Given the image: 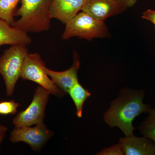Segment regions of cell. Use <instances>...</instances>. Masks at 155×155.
<instances>
[{
    "label": "cell",
    "mask_w": 155,
    "mask_h": 155,
    "mask_svg": "<svg viewBox=\"0 0 155 155\" xmlns=\"http://www.w3.org/2000/svg\"><path fill=\"white\" fill-rule=\"evenodd\" d=\"M144 92L124 88L119 97L111 104L104 119L110 127H118L125 136L133 135L135 129L132 122L136 117L150 110V106L143 102Z\"/></svg>",
    "instance_id": "obj_1"
},
{
    "label": "cell",
    "mask_w": 155,
    "mask_h": 155,
    "mask_svg": "<svg viewBox=\"0 0 155 155\" xmlns=\"http://www.w3.org/2000/svg\"><path fill=\"white\" fill-rule=\"evenodd\" d=\"M21 5L16 10L15 16H20L12 24L26 33H39L51 27L50 9L53 0H21Z\"/></svg>",
    "instance_id": "obj_2"
},
{
    "label": "cell",
    "mask_w": 155,
    "mask_h": 155,
    "mask_svg": "<svg viewBox=\"0 0 155 155\" xmlns=\"http://www.w3.org/2000/svg\"><path fill=\"white\" fill-rule=\"evenodd\" d=\"M62 35L64 40L77 37L80 39L92 40L95 38H107L110 37L105 22H101L86 12L81 11L65 23Z\"/></svg>",
    "instance_id": "obj_3"
},
{
    "label": "cell",
    "mask_w": 155,
    "mask_h": 155,
    "mask_svg": "<svg viewBox=\"0 0 155 155\" xmlns=\"http://www.w3.org/2000/svg\"><path fill=\"white\" fill-rule=\"evenodd\" d=\"M26 47L22 45L11 46L0 57V74L4 79L6 94L8 96L14 93L16 83L21 76L22 64L28 53Z\"/></svg>",
    "instance_id": "obj_4"
},
{
    "label": "cell",
    "mask_w": 155,
    "mask_h": 155,
    "mask_svg": "<svg viewBox=\"0 0 155 155\" xmlns=\"http://www.w3.org/2000/svg\"><path fill=\"white\" fill-rule=\"evenodd\" d=\"M45 67V62L38 54L28 53L22 64L20 78L22 80L35 82L49 92L50 94L62 97L66 94L48 75Z\"/></svg>",
    "instance_id": "obj_5"
},
{
    "label": "cell",
    "mask_w": 155,
    "mask_h": 155,
    "mask_svg": "<svg viewBox=\"0 0 155 155\" xmlns=\"http://www.w3.org/2000/svg\"><path fill=\"white\" fill-rule=\"evenodd\" d=\"M50 93L41 86L37 87L33 99L28 107L19 112L13 119L12 123L16 128L31 126L43 123L46 107Z\"/></svg>",
    "instance_id": "obj_6"
},
{
    "label": "cell",
    "mask_w": 155,
    "mask_h": 155,
    "mask_svg": "<svg viewBox=\"0 0 155 155\" xmlns=\"http://www.w3.org/2000/svg\"><path fill=\"white\" fill-rule=\"evenodd\" d=\"M53 135L54 132L48 129L43 122L34 127H15L11 132L10 140L13 143L19 142L25 143L31 149L38 151L41 149Z\"/></svg>",
    "instance_id": "obj_7"
},
{
    "label": "cell",
    "mask_w": 155,
    "mask_h": 155,
    "mask_svg": "<svg viewBox=\"0 0 155 155\" xmlns=\"http://www.w3.org/2000/svg\"><path fill=\"white\" fill-rule=\"evenodd\" d=\"M127 9L125 5L115 0H87L81 11L105 22L109 17L122 14Z\"/></svg>",
    "instance_id": "obj_8"
},
{
    "label": "cell",
    "mask_w": 155,
    "mask_h": 155,
    "mask_svg": "<svg viewBox=\"0 0 155 155\" xmlns=\"http://www.w3.org/2000/svg\"><path fill=\"white\" fill-rule=\"evenodd\" d=\"M80 65L79 56L74 51L73 64L69 69L62 72L53 71L46 67H45V69L54 83L67 94L71 87L78 81V72Z\"/></svg>",
    "instance_id": "obj_9"
},
{
    "label": "cell",
    "mask_w": 155,
    "mask_h": 155,
    "mask_svg": "<svg viewBox=\"0 0 155 155\" xmlns=\"http://www.w3.org/2000/svg\"><path fill=\"white\" fill-rule=\"evenodd\" d=\"M87 0H53L50 9L52 19L65 23L81 11Z\"/></svg>",
    "instance_id": "obj_10"
},
{
    "label": "cell",
    "mask_w": 155,
    "mask_h": 155,
    "mask_svg": "<svg viewBox=\"0 0 155 155\" xmlns=\"http://www.w3.org/2000/svg\"><path fill=\"white\" fill-rule=\"evenodd\" d=\"M148 137H137L133 135L121 137L119 143L126 155H153L155 146Z\"/></svg>",
    "instance_id": "obj_11"
},
{
    "label": "cell",
    "mask_w": 155,
    "mask_h": 155,
    "mask_svg": "<svg viewBox=\"0 0 155 155\" xmlns=\"http://www.w3.org/2000/svg\"><path fill=\"white\" fill-rule=\"evenodd\" d=\"M32 41L27 33L0 19V47L4 45H28Z\"/></svg>",
    "instance_id": "obj_12"
},
{
    "label": "cell",
    "mask_w": 155,
    "mask_h": 155,
    "mask_svg": "<svg viewBox=\"0 0 155 155\" xmlns=\"http://www.w3.org/2000/svg\"><path fill=\"white\" fill-rule=\"evenodd\" d=\"M76 107V115L78 118L82 116L84 104L91 94L77 81L69 89L68 92Z\"/></svg>",
    "instance_id": "obj_13"
},
{
    "label": "cell",
    "mask_w": 155,
    "mask_h": 155,
    "mask_svg": "<svg viewBox=\"0 0 155 155\" xmlns=\"http://www.w3.org/2000/svg\"><path fill=\"white\" fill-rule=\"evenodd\" d=\"M21 0H0V19L12 25L15 22L16 8Z\"/></svg>",
    "instance_id": "obj_14"
},
{
    "label": "cell",
    "mask_w": 155,
    "mask_h": 155,
    "mask_svg": "<svg viewBox=\"0 0 155 155\" xmlns=\"http://www.w3.org/2000/svg\"><path fill=\"white\" fill-rule=\"evenodd\" d=\"M149 116L140 125L141 133L155 142V108L149 112Z\"/></svg>",
    "instance_id": "obj_15"
},
{
    "label": "cell",
    "mask_w": 155,
    "mask_h": 155,
    "mask_svg": "<svg viewBox=\"0 0 155 155\" xmlns=\"http://www.w3.org/2000/svg\"><path fill=\"white\" fill-rule=\"evenodd\" d=\"M18 103L14 100L10 101H3L0 102V114L7 116L16 114L17 108L19 107Z\"/></svg>",
    "instance_id": "obj_16"
},
{
    "label": "cell",
    "mask_w": 155,
    "mask_h": 155,
    "mask_svg": "<svg viewBox=\"0 0 155 155\" xmlns=\"http://www.w3.org/2000/svg\"><path fill=\"white\" fill-rule=\"evenodd\" d=\"M124 151L122 148V145L119 143L118 144L111 147L106 148L103 150L99 155H123Z\"/></svg>",
    "instance_id": "obj_17"
},
{
    "label": "cell",
    "mask_w": 155,
    "mask_h": 155,
    "mask_svg": "<svg viewBox=\"0 0 155 155\" xmlns=\"http://www.w3.org/2000/svg\"><path fill=\"white\" fill-rule=\"evenodd\" d=\"M142 17L152 22L155 25V11L150 9L147 10L143 13Z\"/></svg>",
    "instance_id": "obj_18"
},
{
    "label": "cell",
    "mask_w": 155,
    "mask_h": 155,
    "mask_svg": "<svg viewBox=\"0 0 155 155\" xmlns=\"http://www.w3.org/2000/svg\"><path fill=\"white\" fill-rule=\"evenodd\" d=\"M122 3L126 6L127 8H131L135 5L137 0H115Z\"/></svg>",
    "instance_id": "obj_19"
},
{
    "label": "cell",
    "mask_w": 155,
    "mask_h": 155,
    "mask_svg": "<svg viewBox=\"0 0 155 155\" xmlns=\"http://www.w3.org/2000/svg\"><path fill=\"white\" fill-rule=\"evenodd\" d=\"M8 130V128L5 126L2 125H0V135H5Z\"/></svg>",
    "instance_id": "obj_20"
},
{
    "label": "cell",
    "mask_w": 155,
    "mask_h": 155,
    "mask_svg": "<svg viewBox=\"0 0 155 155\" xmlns=\"http://www.w3.org/2000/svg\"><path fill=\"white\" fill-rule=\"evenodd\" d=\"M5 135H0V147H1V144H2V142L3 139L5 137Z\"/></svg>",
    "instance_id": "obj_21"
}]
</instances>
